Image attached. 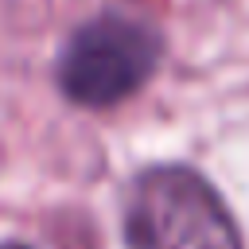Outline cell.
Returning <instances> with one entry per match:
<instances>
[{"instance_id":"1","label":"cell","mask_w":249,"mask_h":249,"mask_svg":"<svg viewBox=\"0 0 249 249\" xmlns=\"http://www.w3.org/2000/svg\"><path fill=\"white\" fill-rule=\"evenodd\" d=\"M124 249H245L218 187L187 163L140 167L121 195Z\"/></svg>"},{"instance_id":"2","label":"cell","mask_w":249,"mask_h":249,"mask_svg":"<svg viewBox=\"0 0 249 249\" xmlns=\"http://www.w3.org/2000/svg\"><path fill=\"white\" fill-rule=\"evenodd\" d=\"M163 39L148 19L101 12L66 35L54 62V78L74 105L113 109L156 74Z\"/></svg>"},{"instance_id":"3","label":"cell","mask_w":249,"mask_h":249,"mask_svg":"<svg viewBox=\"0 0 249 249\" xmlns=\"http://www.w3.org/2000/svg\"><path fill=\"white\" fill-rule=\"evenodd\" d=\"M0 249H31V245H23V241H0Z\"/></svg>"}]
</instances>
